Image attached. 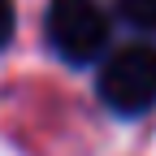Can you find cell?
Here are the masks:
<instances>
[{
    "instance_id": "3",
    "label": "cell",
    "mask_w": 156,
    "mask_h": 156,
    "mask_svg": "<svg viewBox=\"0 0 156 156\" xmlns=\"http://www.w3.org/2000/svg\"><path fill=\"white\" fill-rule=\"evenodd\" d=\"M117 9H122V17L130 26H139V30L156 26V0H117Z\"/></svg>"
},
{
    "instance_id": "4",
    "label": "cell",
    "mask_w": 156,
    "mask_h": 156,
    "mask_svg": "<svg viewBox=\"0 0 156 156\" xmlns=\"http://www.w3.org/2000/svg\"><path fill=\"white\" fill-rule=\"evenodd\" d=\"M13 30H17V13H13V0H0V48L13 39Z\"/></svg>"
},
{
    "instance_id": "2",
    "label": "cell",
    "mask_w": 156,
    "mask_h": 156,
    "mask_svg": "<svg viewBox=\"0 0 156 156\" xmlns=\"http://www.w3.org/2000/svg\"><path fill=\"white\" fill-rule=\"evenodd\" d=\"M44 30L65 65H91L108 52V13L95 0H52Z\"/></svg>"
},
{
    "instance_id": "1",
    "label": "cell",
    "mask_w": 156,
    "mask_h": 156,
    "mask_svg": "<svg viewBox=\"0 0 156 156\" xmlns=\"http://www.w3.org/2000/svg\"><path fill=\"white\" fill-rule=\"evenodd\" d=\"M104 108L117 117H139L156 104V48L152 44H126L104 56L95 78Z\"/></svg>"
}]
</instances>
